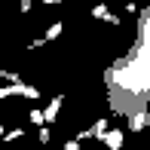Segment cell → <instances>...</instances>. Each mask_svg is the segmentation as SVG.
Here are the masks:
<instances>
[{
    "label": "cell",
    "mask_w": 150,
    "mask_h": 150,
    "mask_svg": "<svg viewBox=\"0 0 150 150\" xmlns=\"http://www.w3.org/2000/svg\"><path fill=\"white\" fill-rule=\"evenodd\" d=\"M107 129H110V120H107V117H101V120H95L89 129H83V132H80L77 138H80V141H86V138H95V141H101V135H104Z\"/></svg>",
    "instance_id": "1"
},
{
    "label": "cell",
    "mask_w": 150,
    "mask_h": 150,
    "mask_svg": "<svg viewBox=\"0 0 150 150\" xmlns=\"http://www.w3.org/2000/svg\"><path fill=\"white\" fill-rule=\"evenodd\" d=\"M122 138H126L122 129H107V132L101 135V144H104L107 150H120V147H122Z\"/></svg>",
    "instance_id": "2"
},
{
    "label": "cell",
    "mask_w": 150,
    "mask_h": 150,
    "mask_svg": "<svg viewBox=\"0 0 150 150\" xmlns=\"http://www.w3.org/2000/svg\"><path fill=\"white\" fill-rule=\"evenodd\" d=\"M147 126H150V107H144L138 113H129V129L132 132H144Z\"/></svg>",
    "instance_id": "3"
},
{
    "label": "cell",
    "mask_w": 150,
    "mask_h": 150,
    "mask_svg": "<svg viewBox=\"0 0 150 150\" xmlns=\"http://www.w3.org/2000/svg\"><path fill=\"white\" fill-rule=\"evenodd\" d=\"M61 104H64V95H55V98H52L49 104L43 107V113H46V122H49V126L58 120V113H61Z\"/></svg>",
    "instance_id": "4"
},
{
    "label": "cell",
    "mask_w": 150,
    "mask_h": 150,
    "mask_svg": "<svg viewBox=\"0 0 150 150\" xmlns=\"http://www.w3.org/2000/svg\"><path fill=\"white\" fill-rule=\"evenodd\" d=\"M61 31H64V22H52L49 28H46V40H58Z\"/></svg>",
    "instance_id": "5"
},
{
    "label": "cell",
    "mask_w": 150,
    "mask_h": 150,
    "mask_svg": "<svg viewBox=\"0 0 150 150\" xmlns=\"http://www.w3.org/2000/svg\"><path fill=\"white\" fill-rule=\"evenodd\" d=\"M107 16H110L107 3H95V6H92V18H104V22H107Z\"/></svg>",
    "instance_id": "6"
},
{
    "label": "cell",
    "mask_w": 150,
    "mask_h": 150,
    "mask_svg": "<svg viewBox=\"0 0 150 150\" xmlns=\"http://www.w3.org/2000/svg\"><path fill=\"white\" fill-rule=\"evenodd\" d=\"M28 120L34 122V126H43V122H46V113L40 110V107H31V113H28Z\"/></svg>",
    "instance_id": "7"
},
{
    "label": "cell",
    "mask_w": 150,
    "mask_h": 150,
    "mask_svg": "<svg viewBox=\"0 0 150 150\" xmlns=\"http://www.w3.org/2000/svg\"><path fill=\"white\" fill-rule=\"evenodd\" d=\"M25 135V129H6L3 132V141H16V138H22Z\"/></svg>",
    "instance_id": "8"
},
{
    "label": "cell",
    "mask_w": 150,
    "mask_h": 150,
    "mask_svg": "<svg viewBox=\"0 0 150 150\" xmlns=\"http://www.w3.org/2000/svg\"><path fill=\"white\" fill-rule=\"evenodd\" d=\"M0 77H3V83H18V80H22L16 71H0Z\"/></svg>",
    "instance_id": "9"
},
{
    "label": "cell",
    "mask_w": 150,
    "mask_h": 150,
    "mask_svg": "<svg viewBox=\"0 0 150 150\" xmlns=\"http://www.w3.org/2000/svg\"><path fill=\"white\" fill-rule=\"evenodd\" d=\"M43 43H49V40H46V34H43V37H34L31 43H28V52H34V49H40V46H43Z\"/></svg>",
    "instance_id": "10"
},
{
    "label": "cell",
    "mask_w": 150,
    "mask_h": 150,
    "mask_svg": "<svg viewBox=\"0 0 150 150\" xmlns=\"http://www.w3.org/2000/svg\"><path fill=\"white\" fill-rule=\"evenodd\" d=\"M49 122H43V126H40V144H49Z\"/></svg>",
    "instance_id": "11"
},
{
    "label": "cell",
    "mask_w": 150,
    "mask_h": 150,
    "mask_svg": "<svg viewBox=\"0 0 150 150\" xmlns=\"http://www.w3.org/2000/svg\"><path fill=\"white\" fill-rule=\"evenodd\" d=\"M31 6H34V0H18V12H22V16H28Z\"/></svg>",
    "instance_id": "12"
},
{
    "label": "cell",
    "mask_w": 150,
    "mask_h": 150,
    "mask_svg": "<svg viewBox=\"0 0 150 150\" xmlns=\"http://www.w3.org/2000/svg\"><path fill=\"white\" fill-rule=\"evenodd\" d=\"M64 150H80V138H71V141H64Z\"/></svg>",
    "instance_id": "13"
},
{
    "label": "cell",
    "mask_w": 150,
    "mask_h": 150,
    "mask_svg": "<svg viewBox=\"0 0 150 150\" xmlns=\"http://www.w3.org/2000/svg\"><path fill=\"white\" fill-rule=\"evenodd\" d=\"M43 3H49V6H55V3H64V0H43Z\"/></svg>",
    "instance_id": "14"
},
{
    "label": "cell",
    "mask_w": 150,
    "mask_h": 150,
    "mask_svg": "<svg viewBox=\"0 0 150 150\" xmlns=\"http://www.w3.org/2000/svg\"><path fill=\"white\" fill-rule=\"evenodd\" d=\"M3 132H6V129H3V126H0V138H3Z\"/></svg>",
    "instance_id": "15"
}]
</instances>
